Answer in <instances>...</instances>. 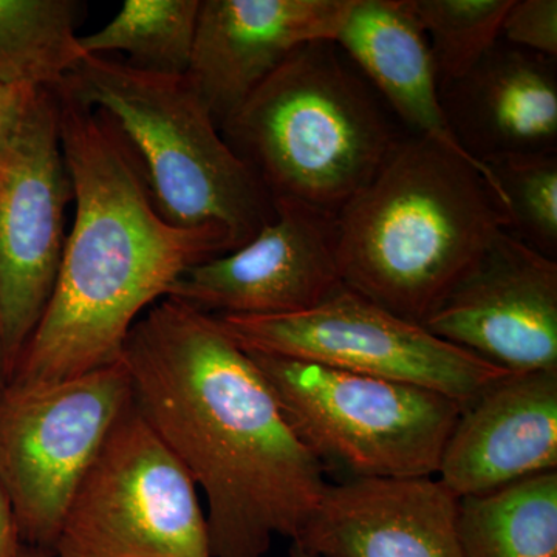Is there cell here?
Returning <instances> with one entry per match:
<instances>
[{
    "instance_id": "1",
    "label": "cell",
    "mask_w": 557,
    "mask_h": 557,
    "mask_svg": "<svg viewBox=\"0 0 557 557\" xmlns=\"http://www.w3.org/2000/svg\"><path fill=\"white\" fill-rule=\"evenodd\" d=\"M120 359L135 408L207 497L211 557H263L277 534L295 541L327 471L218 319L163 298Z\"/></svg>"
},
{
    "instance_id": "2",
    "label": "cell",
    "mask_w": 557,
    "mask_h": 557,
    "mask_svg": "<svg viewBox=\"0 0 557 557\" xmlns=\"http://www.w3.org/2000/svg\"><path fill=\"white\" fill-rule=\"evenodd\" d=\"M54 94L75 219L49 304L10 386L58 383L120 361L135 322L186 271L231 251L215 226L168 222L115 124L64 89Z\"/></svg>"
},
{
    "instance_id": "3",
    "label": "cell",
    "mask_w": 557,
    "mask_h": 557,
    "mask_svg": "<svg viewBox=\"0 0 557 557\" xmlns=\"http://www.w3.org/2000/svg\"><path fill=\"white\" fill-rule=\"evenodd\" d=\"M336 222L343 284L420 325L509 231L482 172L418 135L399 139Z\"/></svg>"
},
{
    "instance_id": "4",
    "label": "cell",
    "mask_w": 557,
    "mask_h": 557,
    "mask_svg": "<svg viewBox=\"0 0 557 557\" xmlns=\"http://www.w3.org/2000/svg\"><path fill=\"white\" fill-rule=\"evenodd\" d=\"M271 199L338 215L403 135L335 42L300 47L220 124Z\"/></svg>"
},
{
    "instance_id": "5",
    "label": "cell",
    "mask_w": 557,
    "mask_h": 557,
    "mask_svg": "<svg viewBox=\"0 0 557 557\" xmlns=\"http://www.w3.org/2000/svg\"><path fill=\"white\" fill-rule=\"evenodd\" d=\"M60 89L115 124L145 171L157 209L172 225L215 226L234 251L274 218L270 194L231 149L185 76L84 57Z\"/></svg>"
},
{
    "instance_id": "6",
    "label": "cell",
    "mask_w": 557,
    "mask_h": 557,
    "mask_svg": "<svg viewBox=\"0 0 557 557\" xmlns=\"http://www.w3.org/2000/svg\"><path fill=\"white\" fill-rule=\"evenodd\" d=\"M248 355L289 426L325 471L346 472L347 480L437 475L463 403L399 381Z\"/></svg>"
},
{
    "instance_id": "7",
    "label": "cell",
    "mask_w": 557,
    "mask_h": 557,
    "mask_svg": "<svg viewBox=\"0 0 557 557\" xmlns=\"http://www.w3.org/2000/svg\"><path fill=\"white\" fill-rule=\"evenodd\" d=\"M51 555L211 557L197 485L134 399L79 483Z\"/></svg>"
},
{
    "instance_id": "8",
    "label": "cell",
    "mask_w": 557,
    "mask_h": 557,
    "mask_svg": "<svg viewBox=\"0 0 557 557\" xmlns=\"http://www.w3.org/2000/svg\"><path fill=\"white\" fill-rule=\"evenodd\" d=\"M132 405L123 362L0 397V482L13 504L22 544L53 553L79 483Z\"/></svg>"
},
{
    "instance_id": "9",
    "label": "cell",
    "mask_w": 557,
    "mask_h": 557,
    "mask_svg": "<svg viewBox=\"0 0 557 557\" xmlns=\"http://www.w3.org/2000/svg\"><path fill=\"white\" fill-rule=\"evenodd\" d=\"M215 319L245 350L413 384L463 405L509 373L346 285L299 313Z\"/></svg>"
},
{
    "instance_id": "10",
    "label": "cell",
    "mask_w": 557,
    "mask_h": 557,
    "mask_svg": "<svg viewBox=\"0 0 557 557\" xmlns=\"http://www.w3.org/2000/svg\"><path fill=\"white\" fill-rule=\"evenodd\" d=\"M72 182L54 90H40L0 166V335L10 380L54 288Z\"/></svg>"
},
{
    "instance_id": "11",
    "label": "cell",
    "mask_w": 557,
    "mask_h": 557,
    "mask_svg": "<svg viewBox=\"0 0 557 557\" xmlns=\"http://www.w3.org/2000/svg\"><path fill=\"white\" fill-rule=\"evenodd\" d=\"M247 244L175 282L174 298L212 317H282L313 309L344 287L336 215L289 199Z\"/></svg>"
},
{
    "instance_id": "12",
    "label": "cell",
    "mask_w": 557,
    "mask_h": 557,
    "mask_svg": "<svg viewBox=\"0 0 557 557\" xmlns=\"http://www.w3.org/2000/svg\"><path fill=\"white\" fill-rule=\"evenodd\" d=\"M423 327L509 373L556 370V259L505 231Z\"/></svg>"
},
{
    "instance_id": "13",
    "label": "cell",
    "mask_w": 557,
    "mask_h": 557,
    "mask_svg": "<svg viewBox=\"0 0 557 557\" xmlns=\"http://www.w3.org/2000/svg\"><path fill=\"white\" fill-rule=\"evenodd\" d=\"M351 0H201L185 78L218 124L289 54L336 38Z\"/></svg>"
},
{
    "instance_id": "14",
    "label": "cell",
    "mask_w": 557,
    "mask_h": 557,
    "mask_svg": "<svg viewBox=\"0 0 557 557\" xmlns=\"http://www.w3.org/2000/svg\"><path fill=\"white\" fill-rule=\"evenodd\" d=\"M457 504L437 478L329 483L293 544L317 557H463Z\"/></svg>"
},
{
    "instance_id": "15",
    "label": "cell",
    "mask_w": 557,
    "mask_h": 557,
    "mask_svg": "<svg viewBox=\"0 0 557 557\" xmlns=\"http://www.w3.org/2000/svg\"><path fill=\"white\" fill-rule=\"evenodd\" d=\"M557 471V369L507 373L465 403L437 471L457 498Z\"/></svg>"
},
{
    "instance_id": "16",
    "label": "cell",
    "mask_w": 557,
    "mask_h": 557,
    "mask_svg": "<svg viewBox=\"0 0 557 557\" xmlns=\"http://www.w3.org/2000/svg\"><path fill=\"white\" fill-rule=\"evenodd\" d=\"M556 60L497 44L442 95L458 143L485 164L504 157L556 152Z\"/></svg>"
},
{
    "instance_id": "17",
    "label": "cell",
    "mask_w": 557,
    "mask_h": 557,
    "mask_svg": "<svg viewBox=\"0 0 557 557\" xmlns=\"http://www.w3.org/2000/svg\"><path fill=\"white\" fill-rule=\"evenodd\" d=\"M333 42L399 120L418 137L438 143L478 168L505 207L493 172L472 159L450 129L431 46L409 0H351Z\"/></svg>"
},
{
    "instance_id": "18",
    "label": "cell",
    "mask_w": 557,
    "mask_h": 557,
    "mask_svg": "<svg viewBox=\"0 0 557 557\" xmlns=\"http://www.w3.org/2000/svg\"><path fill=\"white\" fill-rule=\"evenodd\" d=\"M463 557H557V471L458 498Z\"/></svg>"
},
{
    "instance_id": "19",
    "label": "cell",
    "mask_w": 557,
    "mask_h": 557,
    "mask_svg": "<svg viewBox=\"0 0 557 557\" xmlns=\"http://www.w3.org/2000/svg\"><path fill=\"white\" fill-rule=\"evenodd\" d=\"M72 0H0V83L60 89L86 54Z\"/></svg>"
},
{
    "instance_id": "20",
    "label": "cell",
    "mask_w": 557,
    "mask_h": 557,
    "mask_svg": "<svg viewBox=\"0 0 557 557\" xmlns=\"http://www.w3.org/2000/svg\"><path fill=\"white\" fill-rule=\"evenodd\" d=\"M201 0H124L119 13L91 35L79 36L86 57L121 51L127 64L157 75L185 76Z\"/></svg>"
},
{
    "instance_id": "21",
    "label": "cell",
    "mask_w": 557,
    "mask_h": 557,
    "mask_svg": "<svg viewBox=\"0 0 557 557\" xmlns=\"http://www.w3.org/2000/svg\"><path fill=\"white\" fill-rule=\"evenodd\" d=\"M426 33L440 91L468 75L500 42L512 0H409Z\"/></svg>"
},
{
    "instance_id": "22",
    "label": "cell",
    "mask_w": 557,
    "mask_h": 557,
    "mask_svg": "<svg viewBox=\"0 0 557 557\" xmlns=\"http://www.w3.org/2000/svg\"><path fill=\"white\" fill-rule=\"evenodd\" d=\"M500 185L509 233L547 258L557 256V152L486 163Z\"/></svg>"
},
{
    "instance_id": "23",
    "label": "cell",
    "mask_w": 557,
    "mask_h": 557,
    "mask_svg": "<svg viewBox=\"0 0 557 557\" xmlns=\"http://www.w3.org/2000/svg\"><path fill=\"white\" fill-rule=\"evenodd\" d=\"M500 40L516 49L556 60V0H512L502 24Z\"/></svg>"
},
{
    "instance_id": "24",
    "label": "cell",
    "mask_w": 557,
    "mask_h": 557,
    "mask_svg": "<svg viewBox=\"0 0 557 557\" xmlns=\"http://www.w3.org/2000/svg\"><path fill=\"white\" fill-rule=\"evenodd\" d=\"M39 91L0 83V166L20 137L22 126Z\"/></svg>"
},
{
    "instance_id": "25",
    "label": "cell",
    "mask_w": 557,
    "mask_h": 557,
    "mask_svg": "<svg viewBox=\"0 0 557 557\" xmlns=\"http://www.w3.org/2000/svg\"><path fill=\"white\" fill-rule=\"evenodd\" d=\"M22 544L20 527L5 486L0 482V557H20Z\"/></svg>"
},
{
    "instance_id": "26",
    "label": "cell",
    "mask_w": 557,
    "mask_h": 557,
    "mask_svg": "<svg viewBox=\"0 0 557 557\" xmlns=\"http://www.w3.org/2000/svg\"><path fill=\"white\" fill-rule=\"evenodd\" d=\"M10 386V372L7 366L5 351H3L2 335H0V397Z\"/></svg>"
},
{
    "instance_id": "27",
    "label": "cell",
    "mask_w": 557,
    "mask_h": 557,
    "mask_svg": "<svg viewBox=\"0 0 557 557\" xmlns=\"http://www.w3.org/2000/svg\"><path fill=\"white\" fill-rule=\"evenodd\" d=\"M20 557H53V555H50V553L47 552H42V549L32 548L27 547V545H24Z\"/></svg>"
},
{
    "instance_id": "28",
    "label": "cell",
    "mask_w": 557,
    "mask_h": 557,
    "mask_svg": "<svg viewBox=\"0 0 557 557\" xmlns=\"http://www.w3.org/2000/svg\"><path fill=\"white\" fill-rule=\"evenodd\" d=\"M289 557H317V556L311 555V553L307 552V549H304L302 547H299V545L292 544V548H289Z\"/></svg>"
}]
</instances>
